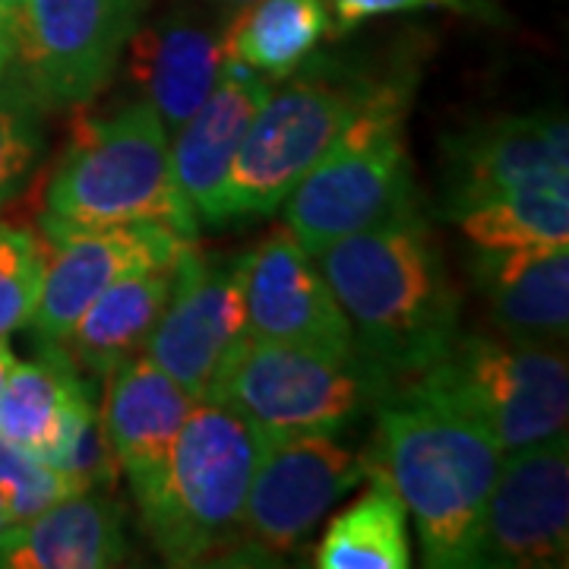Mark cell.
I'll list each match as a JSON object with an SVG mask.
<instances>
[{
  "label": "cell",
  "mask_w": 569,
  "mask_h": 569,
  "mask_svg": "<svg viewBox=\"0 0 569 569\" xmlns=\"http://www.w3.org/2000/svg\"><path fill=\"white\" fill-rule=\"evenodd\" d=\"M159 222L197 241V216L171 171V137L156 108L137 102L82 127L44 193L41 231L54 244L104 224Z\"/></svg>",
  "instance_id": "obj_3"
},
{
  "label": "cell",
  "mask_w": 569,
  "mask_h": 569,
  "mask_svg": "<svg viewBox=\"0 0 569 569\" xmlns=\"http://www.w3.org/2000/svg\"><path fill=\"white\" fill-rule=\"evenodd\" d=\"M130 77L146 89L168 137L190 121L209 99L224 63L222 32L187 17H164L127 41Z\"/></svg>",
  "instance_id": "obj_18"
},
{
  "label": "cell",
  "mask_w": 569,
  "mask_h": 569,
  "mask_svg": "<svg viewBox=\"0 0 569 569\" xmlns=\"http://www.w3.org/2000/svg\"><path fill=\"white\" fill-rule=\"evenodd\" d=\"M86 396L63 351H48V358L29 365L17 361L0 389V437L41 456Z\"/></svg>",
  "instance_id": "obj_25"
},
{
  "label": "cell",
  "mask_w": 569,
  "mask_h": 569,
  "mask_svg": "<svg viewBox=\"0 0 569 569\" xmlns=\"http://www.w3.org/2000/svg\"><path fill=\"white\" fill-rule=\"evenodd\" d=\"M260 447V433L234 411L216 402L190 408L159 478L137 497L142 529L164 563L200 567L241 541Z\"/></svg>",
  "instance_id": "obj_4"
},
{
  "label": "cell",
  "mask_w": 569,
  "mask_h": 569,
  "mask_svg": "<svg viewBox=\"0 0 569 569\" xmlns=\"http://www.w3.org/2000/svg\"><path fill=\"white\" fill-rule=\"evenodd\" d=\"M326 3L332 7V17L342 32L373 20V17H389V13H411V10L475 13V10H481V0H326Z\"/></svg>",
  "instance_id": "obj_29"
},
{
  "label": "cell",
  "mask_w": 569,
  "mask_h": 569,
  "mask_svg": "<svg viewBox=\"0 0 569 569\" xmlns=\"http://www.w3.org/2000/svg\"><path fill=\"white\" fill-rule=\"evenodd\" d=\"M108 377L111 383L102 406L104 437L133 497H140L159 478L168 449L197 399L146 355L123 361Z\"/></svg>",
  "instance_id": "obj_17"
},
{
  "label": "cell",
  "mask_w": 569,
  "mask_h": 569,
  "mask_svg": "<svg viewBox=\"0 0 569 569\" xmlns=\"http://www.w3.org/2000/svg\"><path fill=\"white\" fill-rule=\"evenodd\" d=\"M17 365V358H13V348L7 339H0V389L7 383V377H10V370Z\"/></svg>",
  "instance_id": "obj_31"
},
{
  "label": "cell",
  "mask_w": 569,
  "mask_h": 569,
  "mask_svg": "<svg viewBox=\"0 0 569 569\" xmlns=\"http://www.w3.org/2000/svg\"><path fill=\"white\" fill-rule=\"evenodd\" d=\"M475 279L509 339L553 346L569 326V244L478 250Z\"/></svg>",
  "instance_id": "obj_19"
},
{
  "label": "cell",
  "mask_w": 569,
  "mask_h": 569,
  "mask_svg": "<svg viewBox=\"0 0 569 569\" xmlns=\"http://www.w3.org/2000/svg\"><path fill=\"white\" fill-rule=\"evenodd\" d=\"M380 392L437 365L459 339V295L418 206L313 257Z\"/></svg>",
  "instance_id": "obj_1"
},
{
  "label": "cell",
  "mask_w": 569,
  "mask_h": 569,
  "mask_svg": "<svg viewBox=\"0 0 569 569\" xmlns=\"http://www.w3.org/2000/svg\"><path fill=\"white\" fill-rule=\"evenodd\" d=\"M0 3H13V0H0Z\"/></svg>",
  "instance_id": "obj_33"
},
{
  "label": "cell",
  "mask_w": 569,
  "mask_h": 569,
  "mask_svg": "<svg viewBox=\"0 0 569 569\" xmlns=\"http://www.w3.org/2000/svg\"><path fill=\"white\" fill-rule=\"evenodd\" d=\"M39 152L41 130L32 96L0 77V203L17 193Z\"/></svg>",
  "instance_id": "obj_28"
},
{
  "label": "cell",
  "mask_w": 569,
  "mask_h": 569,
  "mask_svg": "<svg viewBox=\"0 0 569 569\" xmlns=\"http://www.w3.org/2000/svg\"><path fill=\"white\" fill-rule=\"evenodd\" d=\"M569 557L567 433L503 452L490 488L478 567L553 569Z\"/></svg>",
  "instance_id": "obj_11"
},
{
  "label": "cell",
  "mask_w": 569,
  "mask_h": 569,
  "mask_svg": "<svg viewBox=\"0 0 569 569\" xmlns=\"http://www.w3.org/2000/svg\"><path fill=\"white\" fill-rule=\"evenodd\" d=\"M370 488L339 512L317 548L320 569H406L411 548L406 531V503L383 471L367 475Z\"/></svg>",
  "instance_id": "obj_23"
},
{
  "label": "cell",
  "mask_w": 569,
  "mask_h": 569,
  "mask_svg": "<svg viewBox=\"0 0 569 569\" xmlns=\"http://www.w3.org/2000/svg\"><path fill=\"white\" fill-rule=\"evenodd\" d=\"M127 560L121 512L92 490L70 493L0 531V567L104 569Z\"/></svg>",
  "instance_id": "obj_20"
},
{
  "label": "cell",
  "mask_w": 569,
  "mask_h": 569,
  "mask_svg": "<svg viewBox=\"0 0 569 569\" xmlns=\"http://www.w3.org/2000/svg\"><path fill=\"white\" fill-rule=\"evenodd\" d=\"M70 493H77V490L70 488V481L63 475L44 466L29 449L0 437V497L13 516V526Z\"/></svg>",
  "instance_id": "obj_27"
},
{
  "label": "cell",
  "mask_w": 569,
  "mask_h": 569,
  "mask_svg": "<svg viewBox=\"0 0 569 569\" xmlns=\"http://www.w3.org/2000/svg\"><path fill=\"white\" fill-rule=\"evenodd\" d=\"M380 392L358 355L241 336L203 402L234 411L263 440L339 433Z\"/></svg>",
  "instance_id": "obj_7"
},
{
  "label": "cell",
  "mask_w": 569,
  "mask_h": 569,
  "mask_svg": "<svg viewBox=\"0 0 569 569\" xmlns=\"http://www.w3.org/2000/svg\"><path fill=\"white\" fill-rule=\"evenodd\" d=\"M367 475V456L336 443L332 433L263 440L247 488L241 541L269 553L295 550Z\"/></svg>",
  "instance_id": "obj_10"
},
{
  "label": "cell",
  "mask_w": 569,
  "mask_h": 569,
  "mask_svg": "<svg viewBox=\"0 0 569 569\" xmlns=\"http://www.w3.org/2000/svg\"><path fill=\"white\" fill-rule=\"evenodd\" d=\"M146 0H13V67L36 104L67 108L114 77Z\"/></svg>",
  "instance_id": "obj_9"
},
{
  "label": "cell",
  "mask_w": 569,
  "mask_h": 569,
  "mask_svg": "<svg viewBox=\"0 0 569 569\" xmlns=\"http://www.w3.org/2000/svg\"><path fill=\"white\" fill-rule=\"evenodd\" d=\"M193 241L181 238L168 224L127 222L73 231L54 241L51 260H44L41 295L29 323L41 339L63 342L82 310L102 291L127 276L146 269L174 266Z\"/></svg>",
  "instance_id": "obj_13"
},
{
  "label": "cell",
  "mask_w": 569,
  "mask_h": 569,
  "mask_svg": "<svg viewBox=\"0 0 569 569\" xmlns=\"http://www.w3.org/2000/svg\"><path fill=\"white\" fill-rule=\"evenodd\" d=\"M475 250L569 244V178H541L503 190L459 216Z\"/></svg>",
  "instance_id": "obj_24"
},
{
  "label": "cell",
  "mask_w": 569,
  "mask_h": 569,
  "mask_svg": "<svg viewBox=\"0 0 569 569\" xmlns=\"http://www.w3.org/2000/svg\"><path fill=\"white\" fill-rule=\"evenodd\" d=\"M244 263L247 257L203 263L190 247L174 266L171 298L142 346V355L197 402H203L224 355L247 332Z\"/></svg>",
  "instance_id": "obj_12"
},
{
  "label": "cell",
  "mask_w": 569,
  "mask_h": 569,
  "mask_svg": "<svg viewBox=\"0 0 569 569\" xmlns=\"http://www.w3.org/2000/svg\"><path fill=\"white\" fill-rule=\"evenodd\" d=\"M399 396H415L466 418L503 452L567 433V358L545 342L456 339L437 365L402 383Z\"/></svg>",
  "instance_id": "obj_5"
},
{
  "label": "cell",
  "mask_w": 569,
  "mask_h": 569,
  "mask_svg": "<svg viewBox=\"0 0 569 569\" xmlns=\"http://www.w3.org/2000/svg\"><path fill=\"white\" fill-rule=\"evenodd\" d=\"M174 266L127 276L86 307L67 339L58 342L70 365H80L96 377H108L123 361H130L146 346L171 298Z\"/></svg>",
  "instance_id": "obj_21"
},
{
  "label": "cell",
  "mask_w": 569,
  "mask_h": 569,
  "mask_svg": "<svg viewBox=\"0 0 569 569\" xmlns=\"http://www.w3.org/2000/svg\"><path fill=\"white\" fill-rule=\"evenodd\" d=\"M272 82L224 58L222 73L200 111L183 123L171 142V171L197 222L222 224V193L228 168L244 140L247 127L269 99Z\"/></svg>",
  "instance_id": "obj_16"
},
{
  "label": "cell",
  "mask_w": 569,
  "mask_h": 569,
  "mask_svg": "<svg viewBox=\"0 0 569 569\" xmlns=\"http://www.w3.org/2000/svg\"><path fill=\"white\" fill-rule=\"evenodd\" d=\"M247 336L355 355L351 326L317 260L279 228L244 263Z\"/></svg>",
  "instance_id": "obj_14"
},
{
  "label": "cell",
  "mask_w": 569,
  "mask_h": 569,
  "mask_svg": "<svg viewBox=\"0 0 569 569\" xmlns=\"http://www.w3.org/2000/svg\"><path fill=\"white\" fill-rule=\"evenodd\" d=\"M329 32L326 0H250L222 32L228 61L284 80Z\"/></svg>",
  "instance_id": "obj_22"
},
{
  "label": "cell",
  "mask_w": 569,
  "mask_h": 569,
  "mask_svg": "<svg viewBox=\"0 0 569 569\" xmlns=\"http://www.w3.org/2000/svg\"><path fill=\"white\" fill-rule=\"evenodd\" d=\"M370 89L361 82L298 80L269 92L228 168L222 224L272 216L346 130Z\"/></svg>",
  "instance_id": "obj_8"
},
{
  "label": "cell",
  "mask_w": 569,
  "mask_h": 569,
  "mask_svg": "<svg viewBox=\"0 0 569 569\" xmlns=\"http://www.w3.org/2000/svg\"><path fill=\"white\" fill-rule=\"evenodd\" d=\"M541 178H569L563 114L500 118L459 137L449 152L447 209L462 216L490 197Z\"/></svg>",
  "instance_id": "obj_15"
},
{
  "label": "cell",
  "mask_w": 569,
  "mask_h": 569,
  "mask_svg": "<svg viewBox=\"0 0 569 569\" xmlns=\"http://www.w3.org/2000/svg\"><path fill=\"white\" fill-rule=\"evenodd\" d=\"M13 70V17L10 3H0V77Z\"/></svg>",
  "instance_id": "obj_30"
},
{
  "label": "cell",
  "mask_w": 569,
  "mask_h": 569,
  "mask_svg": "<svg viewBox=\"0 0 569 569\" xmlns=\"http://www.w3.org/2000/svg\"><path fill=\"white\" fill-rule=\"evenodd\" d=\"M44 276L39 238L26 228L0 224V339L17 332L36 313Z\"/></svg>",
  "instance_id": "obj_26"
},
{
  "label": "cell",
  "mask_w": 569,
  "mask_h": 569,
  "mask_svg": "<svg viewBox=\"0 0 569 569\" xmlns=\"http://www.w3.org/2000/svg\"><path fill=\"white\" fill-rule=\"evenodd\" d=\"M415 516L427 567H478V538L503 449L447 408L396 396L380 408L367 456Z\"/></svg>",
  "instance_id": "obj_2"
},
{
  "label": "cell",
  "mask_w": 569,
  "mask_h": 569,
  "mask_svg": "<svg viewBox=\"0 0 569 569\" xmlns=\"http://www.w3.org/2000/svg\"><path fill=\"white\" fill-rule=\"evenodd\" d=\"M209 3H219V7H244L250 0H209Z\"/></svg>",
  "instance_id": "obj_32"
},
{
  "label": "cell",
  "mask_w": 569,
  "mask_h": 569,
  "mask_svg": "<svg viewBox=\"0 0 569 569\" xmlns=\"http://www.w3.org/2000/svg\"><path fill=\"white\" fill-rule=\"evenodd\" d=\"M402 104L387 86L370 89L323 159L288 193L284 228L310 257L415 206Z\"/></svg>",
  "instance_id": "obj_6"
}]
</instances>
